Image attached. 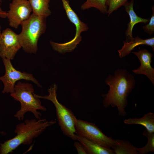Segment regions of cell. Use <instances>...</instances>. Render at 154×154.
<instances>
[{
  "mask_svg": "<svg viewBox=\"0 0 154 154\" xmlns=\"http://www.w3.org/2000/svg\"><path fill=\"white\" fill-rule=\"evenodd\" d=\"M106 0H86L81 6L82 10L94 7L103 13H107L108 7L106 5Z\"/></svg>",
  "mask_w": 154,
  "mask_h": 154,
  "instance_id": "obj_18",
  "label": "cell"
},
{
  "mask_svg": "<svg viewBox=\"0 0 154 154\" xmlns=\"http://www.w3.org/2000/svg\"><path fill=\"white\" fill-rule=\"evenodd\" d=\"M125 124L140 125L144 126L148 131L154 133V114L149 112L141 118H129L124 121Z\"/></svg>",
  "mask_w": 154,
  "mask_h": 154,
  "instance_id": "obj_15",
  "label": "cell"
},
{
  "mask_svg": "<svg viewBox=\"0 0 154 154\" xmlns=\"http://www.w3.org/2000/svg\"><path fill=\"white\" fill-rule=\"evenodd\" d=\"M152 0V1H153L154 0Z\"/></svg>",
  "mask_w": 154,
  "mask_h": 154,
  "instance_id": "obj_25",
  "label": "cell"
},
{
  "mask_svg": "<svg viewBox=\"0 0 154 154\" xmlns=\"http://www.w3.org/2000/svg\"><path fill=\"white\" fill-rule=\"evenodd\" d=\"M132 52L137 56L140 63V66L133 70V72L135 74L145 75L154 85V68L151 65L152 54L145 49Z\"/></svg>",
  "mask_w": 154,
  "mask_h": 154,
  "instance_id": "obj_11",
  "label": "cell"
},
{
  "mask_svg": "<svg viewBox=\"0 0 154 154\" xmlns=\"http://www.w3.org/2000/svg\"><path fill=\"white\" fill-rule=\"evenodd\" d=\"M152 15L149 19L148 23L143 26L144 31L149 35H151L154 32V7H152Z\"/></svg>",
  "mask_w": 154,
  "mask_h": 154,
  "instance_id": "obj_21",
  "label": "cell"
},
{
  "mask_svg": "<svg viewBox=\"0 0 154 154\" xmlns=\"http://www.w3.org/2000/svg\"><path fill=\"white\" fill-rule=\"evenodd\" d=\"M76 134L104 147L111 148L114 139L106 135L95 124L76 118Z\"/></svg>",
  "mask_w": 154,
  "mask_h": 154,
  "instance_id": "obj_7",
  "label": "cell"
},
{
  "mask_svg": "<svg viewBox=\"0 0 154 154\" xmlns=\"http://www.w3.org/2000/svg\"><path fill=\"white\" fill-rule=\"evenodd\" d=\"M7 13L10 26L17 29L30 16L32 9L29 0H13Z\"/></svg>",
  "mask_w": 154,
  "mask_h": 154,
  "instance_id": "obj_9",
  "label": "cell"
},
{
  "mask_svg": "<svg viewBox=\"0 0 154 154\" xmlns=\"http://www.w3.org/2000/svg\"><path fill=\"white\" fill-rule=\"evenodd\" d=\"M55 120L47 121L45 119H27L17 125L15 130L16 135L0 144V153H12L21 144L29 145L48 127L56 123Z\"/></svg>",
  "mask_w": 154,
  "mask_h": 154,
  "instance_id": "obj_2",
  "label": "cell"
},
{
  "mask_svg": "<svg viewBox=\"0 0 154 154\" xmlns=\"http://www.w3.org/2000/svg\"><path fill=\"white\" fill-rule=\"evenodd\" d=\"M46 18L33 13L21 24L22 30L18 35L21 47L26 52H37L38 39L46 31Z\"/></svg>",
  "mask_w": 154,
  "mask_h": 154,
  "instance_id": "obj_4",
  "label": "cell"
},
{
  "mask_svg": "<svg viewBox=\"0 0 154 154\" xmlns=\"http://www.w3.org/2000/svg\"><path fill=\"white\" fill-rule=\"evenodd\" d=\"M21 48L18 35L11 29H4L0 36V57L13 60Z\"/></svg>",
  "mask_w": 154,
  "mask_h": 154,
  "instance_id": "obj_10",
  "label": "cell"
},
{
  "mask_svg": "<svg viewBox=\"0 0 154 154\" xmlns=\"http://www.w3.org/2000/svg\"><path fill=\"white\" fill-rule=\"evenodd\" d=\"M74 145L78 154H87L84 147L78 141L75 142L74 143Z\"/></svg>",
  "mask_w": 154,
  "mask_h": 154,
  "instance_id": "obj_22",
  "label": "cell"
},
{
  "mask_svg": "<svg viewBox=\"0 0 154 154\" xmlns=\"http://www.w3.org/2000/svg\"><path fill=\"white\" fill-rule=\"evenodd\" d=\"M143 135L147 139V141L144 147L136 148L139 154H145L149 152H154V133H151L145 129Z\"/></svg>",
  "mask_w": 154,
  "mask_h": 154,
  "instance_id": "obj_19",
  "label": "cell"
},
{
  "mask_svg": "<svg viewBox=\"0 0 154 154\" xmlns=\"http://www.w3.org/2000/svg\"><path fill=\"white\" fill-rule=\"evenodd\" d=\"M123 45L122 48L118 50L120 57L122 58L128 55L137 46L145 45L151 46L154 51V37L143 39L138 36L134 38L132 40L126 42H123Z\"/></svg>",
  "mask_w": 154,
  "mask_h": 154,
  "instance_id": "obj_14",
  "label": "cell"
},
{
  "mask_svg": "<svg viewBox=\"0 0 154 154\" xmlns=\"http://www.w3.org/2000/svg\"><path fill=\"white\" fill-rule=\"evenodd\" d=\"M66 15L70 21L73 23L76 27L74 37L70 41L63 43H58L50 41V44L53 49L60 53H64L73 51L81 40L80 34L87 31L88 27L86 24L82 22L71 7L68 0H61Z\"/></svg>",
  "mask_w": 154,
  "mask_h": 154,
  "instance_id": "obj_6",
  "label": "cell"
},
{
  "mask_svg": "<svg viewBox=\"0 0 154 154\" xmlns=\"http://www.w3.org/2000/svg\"><path fill=\"white\" fill-rule=\"evenodd\" d=\"M105 82L109 86V90L107 93L102 94L104 107H116L118 115L125 117L127 98L135 85L134 76L127 70L118 68L115 71L114 75L109 74Z\"/></svg>",
  "mask_w": 154,
  "mask_h": 154,
  "instance_id": "obj_1",
  "label": "cell"
},
{
  "mask_svg": "<svg viewBox=\"0 0 154 154\" xmlns=\"http://www.w3.org/2000/svg\"><path fill=\"white\" fill-rule=\"evenodd\" d=\"M1 26H0V36L1 34Z\"/></svg>",
  "mask_w": 154,
  "mask_h": 154,
  "instance_id": "obj_24",
  "label": "cell"
},
{
  "mask_svg": "<svg viewBox=\"0 0 154 154\" xmlns=\"http://www.w3.org/2000/svg\"><path fill=\"white\" fill-rule=\"evenodd\" d=\"M33 13L39 16L46 17L51 15L49 9L50 0H29Z\"/></svg>",
  "mask_w": 154,
  "mask_h": 154,
  "instance_id": "obj_17",
  "label": "cell"
},
{
  "mask_svg": "<svg viewBox=\"0 0 154 154\" xmlns=\"http://www.w3.org/2000/svg\"><path fill=\"white\" fill-rule=\"evenodd\" d=\"M2 60L5 68V74L0 77V80L3 82L4 85L3 93H13L16 82L21 80L31 81L38 86L41 87L32 74L16 70L9 59L3 58Z\"/></svg>",
  "mask_w": 154,
  "mask_h": 154,
  "instance_id": "obj_8",
  "label": "cell"
},
{
  "mask_svg": "<svg viewBox=\"0 0 154 154\" xmlns=\"http://www.w3.org/2000/svg\"><path fill=\"white\" fill-rule=\"evenodd\" d=\"M134 0H131L129 2L127 1L124 5L125 11L128 14L130 18V21L128 23L127 27L125 32L126 42H129L134 38L132 31L134 26L139 23L146 24L148 23L149 19L142 18L138 16L133 9Z\"/></svg>",
  "mask_w": 154,
  "mask_h": 154,
  "instance_id": "obj_12",
  "label": "cell"
},
{
  "mask_svg": "<svg viewBox=\"0 0 154 154\" xmlns=\"http://www.w3.org/2000/svg\"><path fill=\"white\" fill-rule=\"evenodd\" d=\"M128 0H106V5L108 7V16L114 11L124 6Z\"/></svg>",
  "mask_w": 154,
  "mask_h": 154,
  "instance_id": "obj_20",
  "label": "cell"
},
{
  "mask_svg": "<svg viewBox=\"0 0 154 154\" xmlns=\"http://www.w3.org/2000/svg\"><path fill=\"white\" fill-rule=\"evenodd\" d=\"M1 0H0V17L2 18H5L7 17L6 12L3 11L1 7Z\"/></svg>",
  "mask_w": 154,
  "mask_h": 154,
  "instance_id": "obj_23",
  "label": "cell"
},
{
  "mask_svg": "<svg viewBox=\"0 0 154 154\" xmlns=\"http://www.w3.org/2000/svg\"><path fill=\"white\" fill-rule=\"evenodd\" d=\"M76 140L83 145L87 154H114L111 148L104 146L76 134Z\"/></svg>",
  "mask_w": 154,
  "mask_h": 154,
  "instance_id": "obj_13",
  "label": "cell"
},
{
  "mask_svg": "<svg viewBox=\"0 0 154 154\" xmlns=\"http://www.w3.org/2000/svg\"><path fill=\"white\" fill-rule=\"evenodd\" d=\"M114 154H138L137 147L129 141L121 139H114L111 147Z\"/></svg>",
  "mask_w": 154,
  "mask_h": 154,
  "instance_id": "obj_16",
  "label": "cell"
},
{
  "mask_svg": "<svg viewBox=\"0 0 154 154\" xmlns=\"http://www.w3.org/2000/svg\"><path fill=\"white\" fill-rule=\"evenodd\" d=\"M57 89V86L54 84L48 89V95L42 96L35 93L34 95L36 98L44 99L52 102L55 107L58 124L63 134L72 139L76 140L75 120L76 118L70 110L58 101Z\"/></svg>",
  "mask_w": 154,
  "mask_h": 154,
  "instance_id": "obj_5",
  "label": "cell"
},
{
  "mask_svg": "<svg viewBox=\"0 0 154 154\" xmlns=\"http://www.w3.org/2000/svg\"><path fill=\"white\" fill-rule=\"evenodd\" d=\"M34 92L32 85L28 83L19 81L15 85L14 92L11 94V96L20 103L21 108L14 116L19 120H23L25 114L28 112H32L37 119H39L42 114L37 110H46L42 105L39 98L35 97Z\"/></svg>",
  "mask_w": 154,
  "mask_h": 154,
  "instance_id": "obj_3",
  "label": "cell"
}]
</instances>
